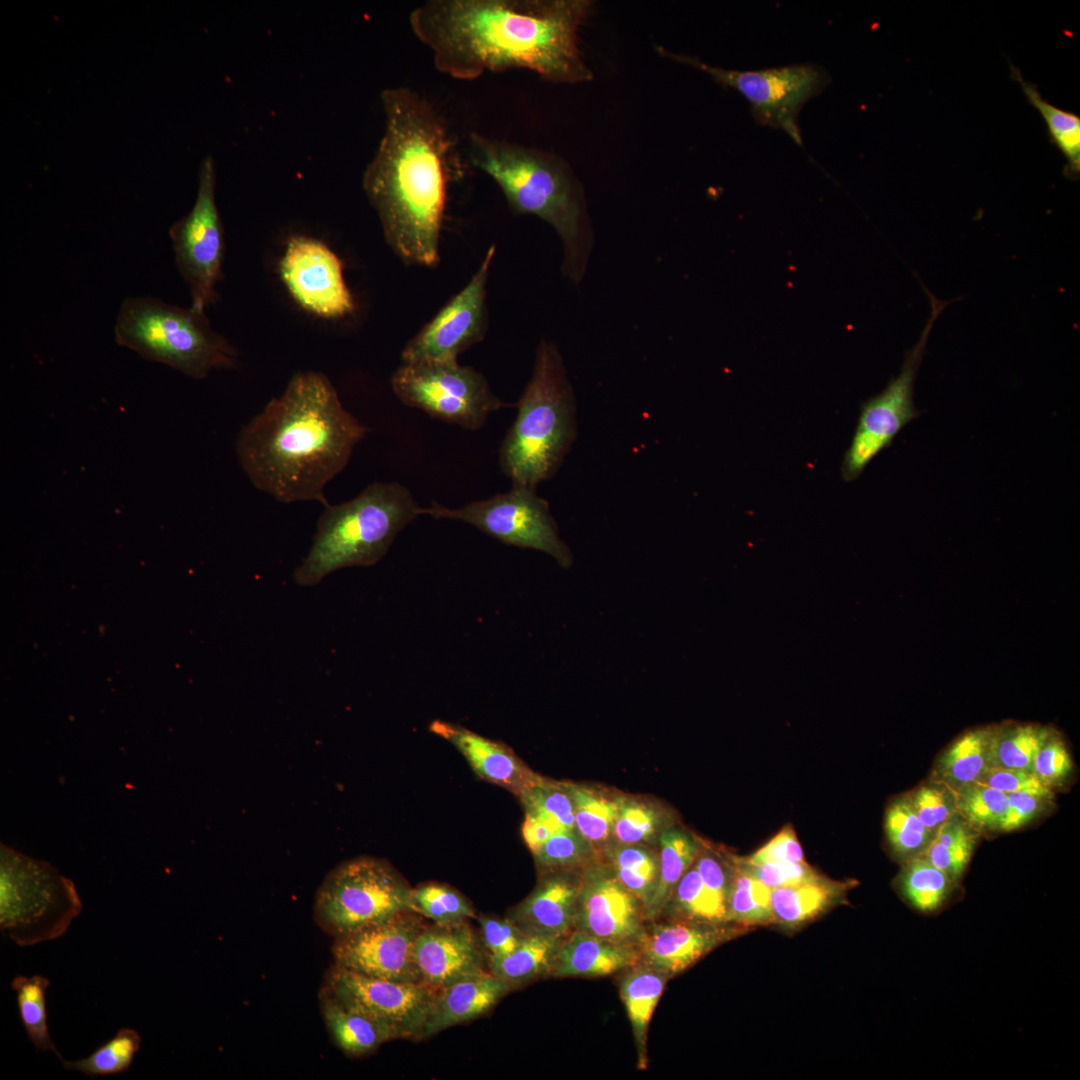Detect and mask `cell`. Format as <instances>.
<instances>
[{
  "label": "cell",
  "instance_id": "obj_16",
  "mask_svg": "<svg viewBox=\"0 0 1080 1080\" xmlns=\"http://www.w3.org/2000/svg\"><path fill=\"white\" fill-rule=\"evenodd\" d=\"M404 911L378 924L334 939V964L369 977L422 982L415 961V943L422 921Z\"/></svg>",
  "mask_w": 1080,
  "mask_h": 1080
},
{
  "label": "cell",
  "instance_id": "obj_54",
  "mask_svg": "<svg viewBox=\"0 0 1080 1080\" xmlns=\"http://www.w3.org/2000/svg\"><path fill=\"white\" fill-rule=\"evenodd\" d=\"M700 877L706 888L723 904L727 906L728 895L731 886L733 865L730 867L722 861L714 852L704 850L700 852L694 862Z\"/></svg>",
  "mask_w": 1080,
  "mask_h": 1080
},
{
  "label": "cell",
  "instance_id": "obj_26",
  "mask_svg": "<svg viewBox=\"0 0 1080 1080\" xmlns=\"http://www.w3.org/2000/svg\"><path fill=\"white\" fill-rule=\"evenodd\" d=\"M320 1008L334 1043L346 1054L360 1056L373 1052L393 1033L370 1016L344 1004L322 988Z\"/></svg>",
  "mask_w": 1080,
  "mask_h": 1080
},
{
  "label": "cell",
  "instance_id": "obj_41",
  "mask_svg": "<svg viewBox=\"0 0 1080 1080\" xmlns=\"http://www.w3.org/2000/svg\"><path fill=\"white\" fill-rule=\"evenodd\" d=\"M1051 731L1035 724L996 728L992 744L993 767L1032 771L1034 758Z\"/></svg>",
  "mask_w": 1080,
  "mask_h": 1080
},
{
  "label": "cell",
  "instance_id": "obj_21",
  "mask_svg": "<svg viewBox=\"0 0 1080 1080\" xmlns=\"http://www.w3.org/2000/svg\"><path fill=\"white\" fill-rule=\"evenodd\" d=\"M731 930L708 924L674 919L651 921L645 926L637 949L641 962L670 977L681 973L728 939Z\"/></svg>",
  "mask_w": 1080,
  "mask_h": 1080
},
{
  "label": "cell",
  "instance_id": "obj_44",
  "mask_svg": "<svg viewBox=\"0 0 1080 1080\" xmlns=\"http://www.w3.org/2000/svg\"><path fill=\"white\" fill-rule=\"evenodd\" d=\"M885 831L892 853L902 863L921 856L934 836L921 822L906 796L893 801L888 807Z\"/></svg>",
  "mask_w": 1080,
  "mask_h": 1080
},
{
  "label": "cell",
  "instance_id": "obj_24",
  "mask_svg": "<svg viewBox=\"0 0 1080 1080\" xmlns=\"http://www.w3.org/2000/svg\"><path fill=\"white\" fill-rule=\"evenodd\" d=\"M511 989L487 971L438 989L421 1039L488 1013Z\"/></svg>",
  "mask_w": 1080,
  "mask_h": 1080
},
{
  "label": "cell",
  "instance_id": "obj_51",
  "mask_svg": "<svg viewBox=\"0 0 1080 1080\" xmlns=\"http://www.w3.org/2000/svg\"><path fill=\"white\" fill-rule=\"evenodd\" d=\"M1005 794L1027 793L1053 798V790L1045 786L1032 771L993 767L975 783Z\"/></svg>",
  "mask_w": 1080,
  "mask_h": 1080
},
{
  "label": "cell",
  "instance_id": "obj_46",
  "mask_svg": "<svg viewBox=\"0 0 1080 1080\" xmlns=\"http://www.w3.org/2000/svg\"><path fill=\"white\" fill-rule=\"evenodd\" d=\"M533 856L542 873L562 869H585L601 860L594 847L576 830L553 833Z\"/></svg>",
  "mask_w": 1080,
  "mask_h": 1080
},
{
  "label": "cell",
  "instance_id": "obj_37",
  "mask_svg": "<svg viewBox=\"0 0 1080 1080\" xmlns=\"http://www.w3.org/2000/svg\"><path fill=\"white\" fill-rule=\"evenodd\" d=\"M843 892V885L821 881L771 889L774 922L797 925L811 920Z\"/></svg>",
  "mask_w": 1080,
  "mask_h": 1080
},
{
  "label": "cell",
  "instance_id": "obj_32",
  "mask_svg": "<svg viewBox=\"0 0 1080 1080\" xmlns=\"http://www.w3.org/2000/svg\"><path fill=\"white\" fill-rule=\"evenodd\" d=\"M574 804L576 831L600 855L612 843L613 826L621 794L567 782Z\"/></svg>",
  "mask_w": 1080,
  "mask_h": 1080
},
{
  "label": "cell",
  "instance_id": "obj_31",
  "mask_svg": "<svg viewBox=\"0 0 1080 1080\" xmlns=\"http://www.w3.org/2000/svg\"><path fill=\"white\" fill-rule=\"evenodd\" d=\"M659 873L653 896L645 914L647 921L661 916L676 885L695 862L701 846L687 831L671 826L659 838Z\"/></svg>",
  "mask_w": 1080,
  "mask_h": 1080
},
{
  "label": "cell",
  "instance_id": "obj_30",
  "mask_svg": "<svg viewBox=\"0 0 1080 1080\" xmlns=\"http://www.w3.org/2000/svg\"><path fill=\"white\" fill-rule=\"evenodd\" d=\"M565 938L552 934H526L509 955L488 957L489 971L511 988L549 975Z\"/></svg>",
  "mask_w": 1080,
  "mask_h": 1080
},
{
  "label": "cell",
  "instance_id": "obj_12",
  "mask_svg": "<svg viewBox=\"0 0 1080 1080\" xmlns=\"http://www.w3.org/2000/svg\"><path fill=\"white\" fill-rule=\"evenodd\" d=\"M535 489L512 485L506 493L455 509L433 501L430 507L420 508V515L463 521L504 544L545 552L568 568L572 554L559 537L548 502Z\"/></svg>",
  "mask_w": 1080,
  "mask_h": 1080
},
{
  "label": "cell",
  "instance_id": "obj_8",
  "mask_svg": "<svg viewBox=\"0 0 1080 1080\" xmlns=\"http://www.w3.org/2000/svg\"><path fill=\"white\" fill-rule=\"evenodd\" d=\"M74 883L49 863L0 846V928L20 947L63 936L81 913Z\"/></svg>",
  "mask_w": 1080,
  "mask_h": 1080
},
{
  "label": "cell",
  "instance_id": "obj_6",
  "mask_svg": "<svg viewBox=\"0 0 1080 1080\" xmlns=\"http://www.w3.org/2000/svg\"><path fill=\"white\" fill-rule=\"evenodd\" d=\"M419 515L410 490L397 482H375L347 502L328 504L309 553L294 572L295 582L313 586L336 570L374 565Z\"/></svg>",
  "mask_w": 1080,
  "mask_h": 1080
},
{
  "label": "cell",
  "instance_id": "obj_42",
  "mask_svg": "<svg viewBox=\"0 0 1080 1080\" xmlns=\"http://www.w3.org/2000/svg\"><path fill=\"white\" fill-rule=\"evenodd\" d=\"M141 1036L132 1028H121L108 1041L89 1056L76 1060H63L65 1069L96 1078L126 1072L139 1051Z\"/></svg>",
  "mask_w": 1080,
  "mask_h": 1080
},
{
  "label": "cell",
  "instance_id": "obj_45",
  "mask_svg": "<svg viewBox=\"0 0 1080 1080\" xmlns=\"http://www.w3.org/2000/svg\"><path fill=\"white\" fill-rule=\"evenodd\" d=\"M409 910L442 925L464 922L475 915L473 906L460 892L435 882L412 888Z\"/></svg>",
  "mask_w": 1080,
  "mask_h": 1080
},
{
  "label": "cell",
  "instance_id": "obj_43",
  "mask_svg": "<svg viewBox=\"0 0 1080 1080\" xmlns=\"http://www.w3.org/2000/svg\"><path fill=\"white\" fill-rule=\"evenodd\" d=\"M519 799L525 813L543 820L554 832L576 830L574 804L567 782L541 777Z\"/></svg>",
  "mask_w": 1080,
  "mask_h": 1080
},
{
  "label": "cell",
  "instance_id": "obj_3",
  "mask_svg": "<svg viewBox=\"0 0 1080 1080\" xmlns=\"http://www.w3.org/2000/svg\"><path fill=\"white\" fill-rule=\"evenodd\" d=\"M369 429L344 409L329 379L295 374L239 432L236 453L251 483L283 503H329L326 484L341 472Z\"/></svg>",
  "mask_w": 1080,
  "mask_h": 1080
},
{
  "label": "cell",
  "instance_id": "obj_28",
  "mask_svg": "<svg viewBox=\"0 0 1080 1080\" xmlns=\"http://www.w3.org/2000/svg\"><path fill=\"white\" fill-rule=\"evenodd\" d=\"M994 730L974 729L958 737L939 757L932 778L955 792L975 784L993 767Z\"/></svg>",
  "mask_w": 1080,
  "mask_h": 1080
},
{
  "label": "cell",
  "instance_id": "obj_20",
  "mask_svg": "<svg viewBox=\"0 0 1080 1080\" xmlns=\"http://www.w3.org/2000/svg\"><path fill=\"white\" fill-rule=\"evenodd\" d=\"M414 952L422 982L436 990L486 971L483 944L466 921L424 926Z\"/></svg>",
  "mask_w": 1080,
  "mask_h": 1080
},
{
  "label": "cell",
  "instance_id": "obj_4",
  "mask_svg": "<svg viewBox=\"0 0 1080 1080\" xmlns=\"http://www.w3.org/2000/svg\"><path fill=\"white\" fill-rule=\"evenodd\" d=\"M472 166L492 179L517 215L548 223L563 244L562 271L574 284L583 278L591 250L580 189L565 164L537 149L471 132Z\"/></svg>",
  "mask_w": 1080,
  "mask_h": 1080
},
{
  "label": "cell",
  "instance_id": "obj_2",
  "mask_svg": "<svg viewBox=\"0 0 1080 1080\" xmlns=\"http://www.w3.org/2000/svg\"><path fill=\"white\" fill-rule=\"evenodd\" d=\"M385 127L362 185L384 238L408 265L432 267L447 200L451 139L434 105L406 86L380 94Z\"/></svg>",
  "mask_w": 1080,
  "mask_h": 1080
},
{
  "label": "cell",
  "instance_id": "obj_39",
  "mask_svg": "<svg viewBox=\"0 0 1080 1080\" xmlns=\"http://www.w3.org/2000/svg\"><path fill=\"white\" fill-rule=\"evenodd\" d=\"M665 911L678 920L718 925L727 922V906L706 888L694 863L679 880L662 914Z\"/></svg>",
  "mask_w": 1080,
  "mask_h": 1080
},
{
  "label": "cell",
  "instance_id": "obj_27",
  "mask_svg": "<svg viewBox=\"0 0 1080 1080\" xmlns=\"http://www.w3.org/2000/svg\"><path fill=\"white\" fill-rule=\"evenodd\" d=\"M625 972L619 985L620 996L632 1026L639 1068L643 1069L647 1065L649 1023L670 976L642 962Z\"/></svg>",
  "mask_w": 1080,
  "mask_h": 1080
},
{
  "label": "cell",
  "instance_id": "obj_34",
  "mask_svg": "<svg viewBox=\"0 0 1080 1080\" xmlns=\"http://www.w3.org/2000/svg\"><path fill=\"white\" fill-rule=\"evenodd\" d=\"M603 855L616 879L641 901L646 911L658 880V853L647 846L612 842Z\"/></svg>",
  "mask_w": 1080,
  "mask_h": 1080
},
{
  "label": "cell",
  "instance_id": "obj_13",
  "mask_svg": "<svg viewBox=\"0 0 1080 1080\" xmlns=\"http://www.w3.org/2000/svg\"><path fill=\"white\" fill-rule=\"evenodd\" d=\"M931 314L918 342L906 352L900 373L877 395L864 401L842 464L843 481L856 480L869 463L888 448L920 412L914 405V382L935 320L948 304L927 290Z\"/></svg>",
  "mask_w": 1080,
  "mask_h": 1080
},
{
  "label": "cell",
  "instance_id": "obj_7",
  "mask_svg": "<svg viewBox=\"0 0 1080 1080\" xmlns=\"http://www.w3.org/2000/svg\"><path fill=\"white\" fill-rule=\"evenodd\" d=\"M115 341L141 357L201 379L213 369L236 365L237 353L214 331L204 311L158 298L125 299L114 327Z\"/></svg>",
  "mask_w": 1080,
  "mask_h": 1080
},
{
  "label": "cell",
  "instance_id": "obj_17",
  "mask_svg": "<svg viewBox=\"0 0 1080 1080\" xmlns=\"http://www.w3.org/2000/svg\"><path fill=\"white\" fill-rule=\"evenodd\" d=\"M495 255L491 246L479 268L458 292L404 347L402 362L457 360L480 342L488 328L487 282Z\"/></svg>",
  "mask_w": 1080,
  "mask_h": 1080
},
{
  "label": "cell",
  "instance_id": "obj_52",
  "mask_svg": "<svg viewBox=\"0 0 1080 1080\" xmlns=\"http://www.w3.org/2000/svg\"><path fill=\"white\" fill-rule=\"evenodd\" d=\"M481 942L489 957L502 958L513 952L525 937L519 927L508 917L481 915Z\"/></svg>",
  "mask_w": 1080,
  "mask_h": 1080
},
{
  "label": "cell",
  "instance_id": "obj_40",
  "mask_svg": "<svg viewBox=\"0 0 1080 1080\" xmlns=\"http://www.w3.org/2000/svg\"><path fill=\"white\" fill-rule=\"evenodd\" d=\"M728 895L727 922L743 925L774 923L771 888L741 869L734 858Z\"/></svg>",
  "mask_w": 1080,
  "mask_h": 1080
},
{
  "label": "cell",
  "instance_id": "obj_1",
  "mask_svg": "<svg viewBox=\"0 0 1080 1080\" xmlns=\"http://www.w3.org/2000/svg\"><path fill=\"white\" fill-rule=\"evenodd\" d=\"M586 0H427L409 15L442 74L470 81L527 69L554 83L592 78L578 47Z\"/></svg>",
  "mask_w": 1080,
  "mask_h": 1080
},
{
  "label": "cell",
  "instance_id": "obj_55",
  "mask_svg": "<svg viewBox=\"0 0 1080 1080\" xmlns=\"http://www.w3.org/2000/svg\"><path fill=\"white\" fill-rule=\"evenodd\" d=\"M1052 799L1027 793L1007 794V804L999 831L1010 832L1040 815Z\"/></svg>",
  "mask_w": 1080,
  "mask_h": 1080
},
{
  "label": "cell",
  "instance_id": "obj_56",
  "mask_svg": "<svg viewBox=\"0 0 1080 1080\" xmlns=\"http://www.w3.org/2000/svg\"><path fill=\"white\" fill-rule=\"evenodd\" d=\"M553 833L554 830L546 822L525 813L522 836L532 854H535Z\"/></svg>",
  "mask_w": 1080,
  "mask_h": 1080
},
{
  "label": "cell",
  "instance_id": "obj_9",
  "mask_svg": "<svg viewBox=\"0 0 1080 1080\" xmlns=\"http://www.w3.org/2000/svg\"><path fill=\"white\" fill-rule=\"evenodd\" d=\"M412 888L386 860L360 856L334 867L317 889L314 919L334 939L409 910Z\"/></svg>",
  "mask_w": 1080,
  "mask_h": 1080
},
{
  "label": "cell",
  "instance_id": "obj_50",
  "mask_svg": "<svg viewBox=\"0 0 1080 1080\" xmlns=\"http://www.w3.org/2000/svg\"><path fill=\"white\" fill-rule=\"evenodd\" d=\"M734 860L741 869L771 889L825 881L805 861L753 865L743 859L734 858Z\"/></svg>",
  "mask_w": 1080,
  "mask_h": 1080
},
{
  "label": "cell",
  "instance_id": "obj_5",
  "mask_svg": "<svg viewBox=\"0 0 1080 1080\" xmlns=\"http://www.w3.org/2000/svg\"><path fill=\"white\" fill-rule=\"evenodd\" d=\"M516 419L500 448V466L512 485L531 488L560 468L576 438V403L561 354L543 339Z\"/></svg>",
  "mask_w": 1080,
  "mask_h": 1080
},
{
  "label": "cell",
  "instance_id": "obj_29",
  "mask_svg": "<svg viewBox=\"0 0 1080 1080\" xmlns=\"http://www.w3.org/2000/svg\"><path fill=\"white\" fill-rule=\"evenodd\" d=\"M960 884L922 855L904 862L896 880L897 890L906 903L926 916H935L946 909L960 893Z\"/></svg>",
  "mask_w": 1080,
  "mask_h": 1080
},
{
  "label": "cell",
  "instance_id": "obj_49",
  "mask_svg": "<svg viewBox=\"0 0 1080 1080\" xmlns=\"http://www.w3.org/2000/svg\"><path fill=\"white\" fill-rule=\"evenodd\" d=\"M1072 771V757L1064 741L1052 730L1034 758L1032 772L1052 790L1065 783Z\"/></svg>",
  "mask_w": 1080,
  "mask_h": 1080
},
{
  "label": "cell",
  "instance_id": "obj_23",
  "mask_svg": "<svg viewBox=\"0 0 1080 1080\" xmlns=\"http://www.w3.org/2000/svg\"><path fill=\"white\" fill-rule=\"evenodd\" d=\"M430 731L450 742L478 777L518 797L542 776L532 771L507 745L486 738L459 724L435 720Z\"/></svg>",
  "mask_w": 1080,
  "mask_h": 1080
},
{
  "label": "cell",
  "instance_id": "obj_14",
  "mask_svg": "<svg viewBox=\"0 0 1080 1080\" xmlns=\"http://www.w3.org/2000/svg\"><path fill=\"white\" fill-rule=\"evenodd\" d=\"M198 189L189 213L169 229L177 268L190 288L191 307L204 311L215 300L222 277L224 230L217 208L214 159L199 169Z\"/></svg>",
  "mask_w": 1080,
  "mask_h": 1080
},
{
  "label": "cell",
  "instance_id": "obj_36",
  "mask_svg": "<svg viewBox=\"0 0 1080 1080\" xmlns=\"http://www.w3.org/2000/svg\"><path fill=\"white\" fill-rule=\"evenodd\" d=\"M671 826L663 807L655 802L621 794L612 842L652 847L658 844L662 833Z\"/></svg>",
  "mask_w": 1080,
  "mask_h": 1080
},
{
  "label": "cell",
  "instance_id": "obj_11",
  "mask_svg": "<svg viewBox=\"0 0 1080 1080\" xmlns=\"http://www.w3.org/2000/svg\"><path fill=\"white\" fill-rule=\"evenodd\" d=\"M660 53L693 66L709 74L717 83L736 90L748 101L757 124L783 130L799 146H803L799 113L830 82L827 71L813 63L742 71L715 67L698 58L664 49H660Z\"/></svg>",
  "mask_w": 1080,
  "mask_h": 1080
},
{
  "label": "cell",
  "instance_id": "obj_18",
  "mask_svg": "<svg viewBox=\"0 0 1080 1080\" xmlns=\"http://www.w3.org/2000/svg\"><path fill=\"white\" fill-rule=\"evenodd\" d=\"M279 271L287 290L303 309L324 318H339L353 311L354 300L344 281L342 262L321 241L291 237Z\"/></svg>",
  "mask_w": 1080,
  "mask_h": 1080
},
{
  "label": "cell",
  "instance_id": "obj_53",
  "mask_svg": "<svg viewBox=\"0 0 1080 1080\" xmlns=\"http://www.w3.org/2000/svg\"><path fill=\"white\" fill-rule=\"evenodd\" d=\"M743 860L753 865L774 862L797 863L804 861V855L794 830L792 827L787 826L755 853Z\"/></svg>",
  "mask_w": 1080,
  "mask_h": 1080
},
{
  "label": "cell",
  "instance_id": "obj_10",
  "mask_svg": "<svg viewBox=\"0 0 1080 1080\" xmlns=\"http://www.w3.org/2000/svg\"><path fill=\"white\" fill-rule=\"evenodd\" d=\"M391 387L404 404L473 431L490 413L507 406L483 374L458 360L402 362L391 377Z\"/></svg>",
  "mask_w": 1080,
  "mask_h": 1080
},
{
  "label": "cell",
  "instance_id": "obj_33",
  "mask_svg": "<svg viewBox=\"0 0 1080 1080\" xmlns=\"http://www.w3.org/2000/svg\"><path fill=\"white\" fill-rule=\"evenodd\" d=\"M1011 77L1017 81L1027 98L1044 119L1051 142L1061 151L1066 159L1064 174L1069 179H1078L1080 174V117L1067 110L1054 106L1045 100L1035 84L1026 81L1021 71L1014 65Z\"/></svg>",
  "mask_w": 1080,
  "mask_h": 1080
},
{
  "label": "cell",
  "instance_id": "obj_19",
  "mask_svg": "<svg viewBox=\"0 0 1080 1080\" xmlns=\"http://www.w3.org/2000/svg\"><path fill=\"white\" fill-rule=\"evenodd\" d=\"M647 919L641 901L601 861L584 869L574 929L637 947Z\"/></svg>",
  "mask_w": 1080,
  "mask_h": 1080
},
{
  "label": "cell",
  "instance_id": "obj_25",
  "mask_svg": "<svg viewBox=\"0 0 1080 1080\" xmlns=\"http://www.w3.org/2000/svg\"><path fill=\"white\" fill-rule=\"evenodd\" d=\"M641 962L636 946L607 941L574 929L563 941L550 976L603 977Z\"/></svg>",
  "mask_w": 1080,
  "mask_h": 1080
},
{
  "label": "cell",
  "instance_id": "obj_15",
  "mask_svg": "<svg viewBox=\"0 0 1080 1080\" xmlns=\"http://www.w3.org/2000/svg\"><path fill=\"white\" fill-rule=\"evenodd\" d=\"M344 1004L386 1026L394 1038L421 1039L437 990L423 982H398L335 965L322 987Z\"/></svg>",
  "mask_w": 1080,
  "mask_h": 1080
},
{
  "label": "cell",
  "instance_id": "obj_47",
  "mask_svg": "<svg viewBox=\"0 0 1080 1080\" xmlns=\"http://www.w3.org/2000/svg\"><path fill=\"white\" fill-rule=\"evenodd\" d=\"M958 813L980 833L999 831L1007 794L991 787L972 784L956 792Z\"/></svg>",
  "mask_w": 1080,
  "mask_h": 1080
},
{
  "label": "cell",
  "instance_id": "obj_48",
  "mask_svg": "<svg viewBox=\"0 0 1080 1080\" xmlns=\"http://www.w3.org/2000/svg\"><path fill=\"white\" fill-rule=\"evenodd\" d=\"M906 797L921 822L933 835L958 813L956 792L934 778L919 785Z\"/></svg>",
  "mask_w": 1080,
  "mask_h": 1080
},
{
  "label": "cell",
  "instance_id": "obj_35",
  "mask_svg": "<svg viewBox=\"0 0 1080 1080\" xmlns=\"http://www.w3.org/2000/svg\"><path fill=\"white\" fill-rule=\"evenodd\" d=\"M980 834L959 813H956L936 831L922 856L952 880L961 883Z\"/></svg>",
  "mask_w": 1080,
  "mask_h": 1080
},
{
  "label": "cell",
  "instance_id": "obj_22",
  "mask_svg": "<svg viewBox=\"0 0 1080 1080\" xmlns=\"http://www.w3.org/2000/svg\"><path fill=\"white\" fill-rule=\"evenodd\" d=\"M583 872L584 869L543 872L535 889L507 917L525 934L567 937L575 925Z\"/></svg>",
  "mask_w": 1080,
  "mask_h": 1080
},
{
  "label": "cell",
  "instance_id": "obj_38",
  "mask_svg": "<svg viewBox=\"0 0 1080 1080\" xmlns=\"http://www.w3.org/2000/svg\"><path fill=\"white\" fill-rule=\"evenodd\" d=\"M49 985L50 980L42 975H17L11 981L19 1017L28 1039L38 1051L53 1052L62 1062L64 1058L56 1048L47 1024L46 990Z\"/></svg>",
  "mask_w": 1080,
  "mask_h": 1080
}]
</instances>
